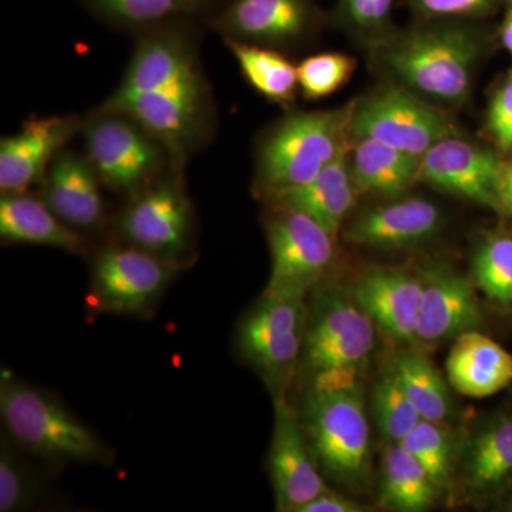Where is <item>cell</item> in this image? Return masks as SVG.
<instances>
[{
	"label": "cell",
	"instance_id": "d4e9b609",
	"mask_svg": "<svg viewBox=\"0 0 512 512\" xmlns=\"http://www.w3.org/2000/svg\"><path fill=\"white\" fill-rule=\"evenodd\" d=\"M349 160L353 178L362 192L396 198L420 181V156L386 146L373 138L352 140Z\"/></svg>",
	"mask_w": 512,
	"mask_h": 512
},
{
	"label": "cell",
	"instance_id": "7402d4cb",
	"mask_svg": "<svg viewBox=\"0 0 512 512\" xmlns=\"http://www.w3.org/2000/svg\"><path fill=\"white\" fill-rule=\"evenodd\" d=\"M0 237L8 244L39 245L69 254L87 251L82 232L66 224L43 198L29 192L2 194Z\"/></svg>",
	"mask_w": 512,
	"mask_h": 512
},
{
	"label": "cell",
	"instance_id": "9c48e42d",
	"mask_svg": "<svg viewBox=\"0 0 512 512\" xmlns=\"http://www.w3.org/2000/svg\"><path fill=\"white\" fill-rule=\"evenodd\" d=\"M138 121L183 167L211 127V94L184 92L111 93L99 107Z\"/></svg>",
	"mask_w": 512,
	"mask_h": 512
},
{
	"label": "cell",
	"instance_id": "ac0fdd59",
	"mask_svg": "<svg viewBox=\"0 0 512 512\" xmlns=\"http://www.w3.org/2000/svg\"><path fill=\"white\" fill-rule=\"evenodd\" d=\"M423 293L416 339L424 343L446 342L477 330L483 322L473 282L450 266L437 265L421 278Z\"/></svg>",
	"mask_w": 512,
	"mask_h": 512
},
{
	"label": "cell",
	"instance_id": "4316f807",
	"mask_svg": "<svg viewBox=\"0 0 512 512\" xmlns=\"http://www.w3.org/2000/svg\"><path fill=\"white\" fill-rule=\"evenodd\" d=\"M439 491L419 461L399 443L387 448L382 480V501L387 507L402 512L426 511L436 503Z\"/></svg>",
	"mask_w": 512,
	"mask_h": 512
},
{
	"label": "cell",
	"instance_id": "52a82bcc",
	"mask_svg": "<svg viewBox=\"0 0 512 512\" xmlns=\"http://www.w3.org/2000/svg\"><path fill=\"white\" fill-rule=\"evenodd\" d=\"M119 231L127 244L180 264L190 252L194 234V210L185 191L183 167L173 165L133 195L121 212Z\"/></svg>",
	"mask_w": 512,
	"mask_h": 512
},
{
	"label": "cell",
	"instance_id": "8d00e7d4",
	"mask_svg": "<svg viewBox=\"0 0 512 512\" xmlns=\"http://www.w3.org/2000/svg\"><path fill=\"white\" fill-rule=\"evenodd\" d=\"M417 20H483L507 6L508 0H402Z\"/></svg>",
	"mask_w": 512,
	"mask_h": 512
},
{
	"label": "cell",
	"instance_id": "9a60e30c",
	"mask_svg": "<svg viewBox=\"0 0 512 512\" xmlns=\"http://www.w3.org/2000/svg\"><path fill=\"white\" fill-rule=\"evenodd\" d=\"M305 323L303 299L265 292L239 325L238 348L258 369L281 375L298 360Z\"/></svg>",
	"mask_w": 512,
	"mask_h": 512
},
{
	"label": "cell",
	"instance_id": "cb8c5ba5",
	"mask_svg": "<svg viewBox=\"0 0 512 512\" xmlns=\"http://www.w3.org/2000/svg\"><path fill=\"white\" fill-rule=\"evenodd\" d=\"M448 382L464 396L484 399L512 383V355L477 330L463 333L447 357Z\"/></svg>",
	"mask_w": 512,
	"mask_h": 512
},
{
	"label": "cell",
	"instance_id": "83f0119b",
	"mask_svg": "<svg viewBox=\"0 0 512 512\" xmlns=\"http://www.w3.org/2000/svg\"><path fill=\"white\" fill-rule=\"evenodd\" d=\"M512 477V416L481 431L466 458V480L474 490H494Z\"/></svg>",
	"mask_w": 512,
	"mask_h": 512
},
{
	"label": "cell",
	"instance_id": "d590c367",
	"mask_svg": "<svg viewBox=\"0 0 512 512\" xmlns=\"http://www.w3.org/2000/svg\"><path fill=\"white\" fill-rule=\"evenodd\" d=\"M39 498V483L28 464L3 437L0 447V511L12 512L32 507Z\"/></svg>",
	"mask_w": 512,
	"mask_h": 512
},
{
	"label": "cell",
	"instance_id": "ab89813d",
	"mask_svg": "<svg viewBox=\"0 0 512 512\" xmlns=\"http://www.w3.org/2000/svg\"><path fill=\"white\" fill-rule=\"evenodd\" d=\"M512 217V164L505 165L498 190V210Z\"/></svg>",
	"mask_w": 512,
	"mask_h": 512
},
{
	"label": "cell",
	"instance_id": "74e56055",
	"mask_svg": "<svg viewBox=\"0 0 512 512\" xmlns=\"http://www.w3.org/2000/svg\"><path fill=\"white\" fill-rule=\"evenodd\" d=\"M485 131L500 153H512V72L505 76L491 96L485 113Z\"/></svg>",
	"mask_w": 512,
	"mask_h": 512
},
{
	"label": "cell",
	"instance_id": "44dd1931",
	"mask_svg": "<svg viewBox=\"0 0 512 512\" xmlns=\"http://www.w3.org/2000/svg\"><path fill=\"white\" fill-rule=\"evenodd\" d=\"M423 281L412 274L373 269L355 285V301L382 326L387 335L400 342H414L419 320Z\"/></svg>",
	"mask_w": 512,
	"mask_h": 512
},
{
	"label": "cell",
	"instance_id": "1f68e13d",
	"mask_svg": "<svg viewBox=\"0 0 512 512\" xmlns=\"http://www.w3.org/2000/svg\"><path fill=\"white\" fill-rule=\"evenodd\" d=\"M393 5L394 0H338L333 23L372 50L396 30Z\"/></svg>",
	"mask_w": 512,
	"mask_h": 512
},
{
	"label": "cell",
	"instance_id": "f35d334b",
	"mask_svg": "<svg viewBox=\"0 0 512 512\" xmlns=\"http://www.w3.org/2000/svg\"><path fill=\"white\" fill-rule=\"evenodd\" d=\"M365 511L363 505L355 501L343 498L342 495L332 493L326 490L325 493L313 498L305 505H302L296 512H362Z\"/></svg>",
	"mask_w": 512,
	"mask_h": 512
},
{
	"label": "cell",
	"instance_id": "2e32d148",
	"mask_svg": "<svg viewBox=\"0 0 512 512\" xmlns=\"http://www.w3.org/2000/svg\"><path fill=\"white\" fill-rule=\"evenodd\" d=\"M83 121L76 116H32L18 133L0 141V191L28 192L42 183L47 168L79 131Z\"/></svg>",
	"mask_w": 512,
	"mask_h": 512
},
{
	"label": "cell",
	"instance_id": "603a6c76",
	"mask_svg": "<svg viewBox=\"0 0 512 512\" xmlns=\"http://www.w3.org/2000/svg\"><path fill=\"white\" fill-rule=\"evenodd\" d=\"M349 153L350 150L333 161L311 183L279 192L268 201L303 212L336 238L362 192L353 178Z\"/></svg>",
	"mask_w": 512,
	"mask_h": 512
},
{
	"label": "cell",
	"instance_id": "60d3db41",
	"mask_svg": "<svg viewBox=\"0 0 512 512\" xmlns=\"http://www.w3.org/2000/svg\"><path fill=\"white\" fill-rule=\"evenodd\" d=\"M498 36H500L505 49L512 55V0H508L507 6H505L504 19L500 30H498Z\"/></svg>",
	"mask_w": 512,
	"mask_h": 512
},
{
	"label": "cell",
	"instance_id": "d6986e66",
	"mask_svg": "<svg viewBox=\"0 0 512 512\" xmlns=\"http://www.w3.org/2000/svg\"><path fill=\"white\" fill-rule=\"evenodd\" d=\"M443 217L433 202L406 198L366 208L346 229V239L380 251L419 247L439 234Z\"/></svg>",
	"mask_w": 512,
	"mask_h": 512
},
{
	"label": "cell",
	"instance_id": "8992f818",
	"mask_svg": "<svg viewBox=\"0 0 512 512\" xmlns=\"http://www.w3.org/2000/svg\"><path fill=\"white\" fill-rule=\"evenodd\" d=\"M350 133L352 140L373 138L420 157L444 138L461 136L444 107L393 82L356 100Z\"/></svg>",
	"mask_w": 512,
	"mask_h": 512
},
{
	"label": "cell",
	"instance_id": "ffe728a7",
	"mask_svg": "<svg viewBox=\"0 0 512 512\" xmlns=\"http://www.w3.org/2000/svg\"><path fill=\"white\" fill-rule=\"evenodd\" d=\"M42 185L43 200L70 227L82 232L103 225L104 185L86 153L63 148L47 168Z\"/></svg>",
	"mask_w": 512,
	"mask_h": 512
},
{
	"label": "cell",
	"instance_id": "7c38bea8",
	"mask_svg": "<svg viewBox=\"0 0 512 512\" xmlns=\"http://www.w3.org/2000/svg\"><path fill=\"white\" fill-rule=\"evenodd\" d=\"M375 322L357 303L338 295L323 298L303 339L313 375L356 372L375 346Z\"/></svg>",
	"mask_w": 512,
	"mask_h": 512
},
{
	"label": "cell",
	"instance_id": "f1b7e54d",
	"mask_svg": "<svg viewBox=\"0 0 512 512\" xmlns=\"http://www.w3.org/2000/svg\"><path fill=\"white\" fill-rule=\"evenodd\" d=\"M394 373L424 420L440 423L447 419L450 413L447 386L429 357L414 352L402 353L397 356Z\"/></svg>",
	"mask_w": 512,
	"mask_h": 512
},
{
	"label": "cell",
	"instance_id": "6da1fadb",
	"mask_svg": "<svg viewBox=\"0 0 512 512\" xmlns=\"http://www.w3.org/2000/svg\"><path fill=\"white\" fill-rule=\"evenodd\" d=\"M490 36L474 20H417L373 47L377 69L423 99L463 106ZM441 106V107H443Z\"/></svg>",
	"mask_w": 512,
	"mask_h": 512
},
{
	"label": "cell",
	"instance_id": "5bb4252c",
	"mask_svg": "<svg viewBox=\"0 0 512 512\" xmlns=\"http://www.w3.org/2000/svg\"><path fill=\"white\" fill-rule=\"evenodd\" d=\"M504 168L498 153L461 134L444 138L421 156L420 181L498 210Z\"/></svg>",
	"mask_w": 512,
	"mask_h": 512
},
{
	"label": "cell",
	"instance_id": "ba28073f",
	"mask_svg": "<svg viewBox=\"0 0 512 512\" xmlns=\"http://www.w3.org/2000/svg\"><path fill=\"white\" fill-rule=\"evenodd\" d=\"M272 207L266 221L271 276L265 292L303 299L332 265L335 237L303 212Z\"/></svg>",
	"mask_w": 512,
	"mask_h": 512
},
{
	"label": "cell",
	"instance_id": "b9f144b4",
	"mask_svg": "<svg viewBox=\"0 0 512 512\" xmlns=\"http://www.w3.org/2000/svg\"><path fill=\"white\" fill-rule=\"evenodd\" d=\"M510 510L512 511V501H511V504H510Z\"/></svg>",
	"mask_w": 512,
	"mask_h": 512
},
{
	"label": "cell",
	"instance_id": "5b68a950",
	"mask_svg": "<svg viewBox=\"0 0 512 512\" xmlns=\"http://www.w3.org/2000/svg\"><path fill=\"white\" fill-rule=\"evenodd\" d=\"M82 133L86 156L111 191L133 197L175 165L167 148L121 111L97 109Z\"/></svg>",
	"mask_w": 512,
	"mask_h": 512
},
{
	"label": "cell",
	"instance_id": "4dcf8cb0",
	"mask_svg": "<svg viewBox=\"0 0 512 512\" xmlns=\"http://www.w3.org/2000/svg\"><path fill=\"white\" fill-rule=\"evenodd\" d=\"M110 22L127 28L153 29L158 25L191 15L204 0H87Z\"/></svg>",
	"mask_w": 512,
	"mask_h": 512
},
{
	"label": "cell",
	"instance_id": "e575fe53",
	"mask_svg": "<svg viewBox=\"0 0 512 512\" xmlns=\"http://www.w3.org/2000/svg\"><path fill=\"white\" fill-rule=\"evenodd\" d=\"M399 444L419 461L437 487L443 488L447 484L450 477V440L439 423L421 420Z\"/></svg>",
	"mask_w": 512,
	"mask_h": 512
},
{
	"label": "cell",
	"instance_id": "3957f363",
	"mask_svg": "<svg viewBox=\"0 0 512 512\" xmlns=\"http://www.w3.org/2000/svg\"><path fill=\"white\" fill-rule=\"evenodd\" d=\"M0 414L10 440L50 466L110 461L109 448L79 417L52 394L15 377H2Z\"/></svg>",
	"mask_w": 512,
	"mask_h": 512
},
{
	"label": "cell",
	"instance_id": "d6a6232c",
	"mask_svg": "<svg viewBox=\"0 0 512 512\" xmlns=\"http://www.w3.org/2000/svg\"><path fill=\"white\" fill-rule=\"evenodd\" d=\"M373 416L384 436L393 443H400L423 420L394 372L377 383L373 394Z\"/></svg>",
	"mask_w": 512,
	"mask_h": 512
},
{
	"label": "cell",
	"instance_id": "8fae6325",
	"mask_svg": "<svg viewBox=\"0 0 512 512\" xmlns=\"http://www.w3.org/2000/svg\"><path fill=\"white\" fill-rule=\"evenodd\" d=\"M114 92L210 93L191 36L183 29H148L138 40Z\"/></svg>",
	"mask_w": 512,
	"mask_h": 512
},
{
	"label": "cell",
	"instance_id": "836d02e7",
	"mask_svg": "<svg viewBox=\"0 0 512 512\" xmlns=\"http://www.w3.org/2000/svg\"><path fill=\"white\" fill-rule=\"evenodd\" d=\"M355 57L345 53H318L298 64L299 90L306 100L326 99L349 83L356 70Z\"/></svg>",
	"mask_w": 512,
	"mask_h": 512
},
{
	"label": "cell",
	"instance_id": "7a4b0ae2",
	"mask_svg": "<svg viewBox=\"0 0 512 512\" xmlns=\"http://www.w3.org/2000/svg\"><path fill=\"white\" fill-rule=\"evenodd\" d=\"M356 100L335 110L295 111L266 131L256 148V194L266 200L311 183L352 147Z\"/></svg>",
	"mask_w": 512,
	"mask_h": 512
},
{
	"label": "cell",
	"instance_id": "484cf974",
	"mask_svg": "<svg viewBox=\"0 0 512 512\" xmlns=\"http://www.w3.org/2000/svg\"><path fill=\"white\" fill-rule=\"evenodd\" d=\"M225 45L256 93L279 106L288 107L295 101L299 90L298 67L281 50L232 39H225Z\"/></svg>",
	"mask_w": 512,
	"mask_h": 512
},
{
	"label": "cell",
	"instance_id": "30bf717a",
	"mask_svg": "<svg viewBox=\"0 0 512 512\" xmlns=\"http://www.w3.org/2000/svg\"><path fill=\"white\" fill-rule=\"evenodd\" d=\"M174 262L134 247L101 249L92 266V296L100 311L134 315L150 308L171 279Z\"/></svg>",
	"mask_w": 512,
	"mask_h": 512
},
{
	"label": "cell",
	"instance_id": "f546056e",
	"mask_svg": "<svg viewBox=\"0 0 512 512\" xmlns=\"http://www.w3.org/2000/svg\"><path fill=\"white\" fill-rule=\"evenodd\" d=\"M477 288L497 305L512 306V235H488L473 256Z\"/></svg>",
	"mask_w": 512,
	"mask_h": 512
},
{
	"label": "cell",
	"instance_id": "277c9868",
	"mask_svg": "<svg viewBox=\"0 0 512 512\" xmlns=\"http://www.w3.org/2000/svg\"><path fill=\"white\" fill-rule=\"evenodd\" d=\"M306 431L313 456L330 477L349 485L365 480L370 430L355 372L315 376L306 403Z\"/></svg>",
	"mask_w": 512,
	"mask_h": 512
},
{
	"label": "cell",
	"instance_id": "4fadbf2b",
	"mask_svg": "<svg viewBox=\"0 0 512 512\" xmlns=\"http://www.w3.org/2000/svg\"><path fill=\"white\" fill-rule=\"evenodd\" d=\"M322 20L316 0H231L215 26L225 39L281 50L311 39Z\"/></svg>",
	"mask_w": 512,
	"mask_h": 512
},
{
	"label": "cell",
	"instance_id": "e0dca14e",
	"mask_svg": "<svg viewBox=\"0 0 512 512\" xmlns=\"http://www.w3.org/2000/svg\"><path fill=\"white\" fill-rule=\"evenodd\" d=\"M269 473L276 510L296 512L329 490L313 461L301 423L282 397L275 402V429L269 450Z\"/></svg>",
	"mask_w": 512,
	"mask_h": 512
}]
</instances>
